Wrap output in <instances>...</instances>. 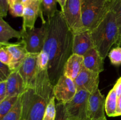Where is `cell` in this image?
Instances as JSON below:
<instances>
[{"label":"cell","mask_w":121,"mask_h":120,"mask_svg":"<svg viewBox=\"0 0 121 120\" xmlns=\"http://www.w3.org/2000/svg\"><path fill=\"white\" fill-rule=\"evenodd\" d=\"M46 35L43 50L49 56L48 72L53 86L63 74L64 67L70 56L73 48V32L65 20L61 11L47 18Z\"/></svg>","instance_id":"6da1fadb"},{"label":"cell","mask_w":121,"mask_h":120,"mask_svg":"<svg viewBox=\"0 0 121 120\" xmlns=\"http://www.w3.org/2000/svg\"><path fill=\"white\" fill-rule=\"evenodd\" d=\"M91 32L93 46L104 60L113 44L119 46L120 32L116 16L109 10L102 22Z\"/></svg>","instance_id":"7a4b0ae2"},{"label":"cell","mask_w":121,"mask_h":120,"mask_svg":"<svg viewBox=\"0 0 121 120\" xmlns=\"http://www.w3.org/2000/svg\"><path fill=\"white\" fill-rule=\"evenodd\" d=\"M108 11V0H82V31H92L102 22Z\"/></svg>","instance_id":"3957f363"},{"label":"cell","mask_w":121,"mask_h":120,"mask_svg":"<svg viewBox=\"0 0 121 120\" xmlns=\"http://www.w3.org/2000/svg\"><path fill=\"white\" fill-rule=\"evenodd\" d=\"M22 115L21 120H43L49 101L35 92L32 88L22 94Z\"/></svg>","instance_id":"277c9868"},{"label":"cell","mask_w":121,"mask_h":120,"mask_svg":"<svg viewBox=\"0 0 121 120\" xmlns=\"http://www.w3.org/2000/svg\"><path fill=\"white\" fill-rule=\"evenodd\" d=\"M90 93L78 91L72 100L64 104L65 115L70 120H90L87 116V103Z\"/></svg>","instance_id":"5b68a950"},{"label":"cell","mask_w":121,"mask_h":120,"mask_svg":"<svg viewBox=\"0 0 121 120\" xmlns=\"http://www.w3.org/2000/svg\"><path fill=\"white\" fill-rule=\"evenodd\" d=\"M21 40L26 45L27 52L30 54H39L43 51L46 35V22L40 28H33L26 30L21 29Z\"/></svg>","instance_id":"8992f818"},{"label":"cell","mask_w":121,"mask_h":120,"mask_svg":"<svg viewBox=\"0 0 121 120\" xmlns=\"http://www.w3.org/2000/svg\"><path fill=\"white\" fill-rule=\"evenodd\" d=\"M82 0H66L65 6L61 9L64 17L73 34L82 30Z\"/></svg>","instance_id":"52a82bcc"},{"label":"cell","mask_w":121,"mask_h":120,"mask_svg":"<svg viewBox=\"0 0 121 120\" xmlns=\"http://www.w3.org/2000/svg\"><path fill=\"white\" fill-rule=\"evenodd\" d=\"M39 54L28 53L18 69L24 82L26 89L35 88L38 76L37 59Z\"/></svg>","instance_id":"ba28073f"},{"label":"cell","mask_w":121,"mask_h":120,"mask_svg":"<svg viewBox=\"0 0 121 120\" xmlns=\"http://www.w3.org/2000/svg\"><path fill=\"white\" fill-rule=\"evenodd\" d=\"M53 92L58 102L65 104L73 99L78 89L74 80L63 74L54 85Z\"/></svg>","instance_id":"9c48e42d"},{"label":"cell","mask_w":121,"mask_h":120,"mask_svg":"<svg viewBox=\"0 0 121 120\" xmlns=\"http://www.w3.org/2000/svg\"><path fill=\"white\" fill-rule=\"evenodd\" d=\"M106 98L99 89L90 94L87 103V116L90 120H105Z\"/></svg>","instance_id":"30bf717a"},{"label":"cell","mask_w":121,"mask_h":120,"mask_svg":"<svg viewBox=\"0 0 121 120\" xmlns=\"http://www.w3.org/2000/svg\"><path fill=\"white\" fill-rule=\"evenodd\" d=\"M74 81L78 91L84 90L92 94L99 89V73L89 70L83 66Z\"/></svg>","instance_id":"8fae6325"},{"label":"cell","mask_w":121,"mask_h":120,"mask_svg":"<svg viewBox=\"0 0 121 120\" xmlns=\"http://www.w3.org/2000/svg\"><path fill=\"white\" fill-rule=\"evenodd\" d=\"M24 11L22 16V30L27 29H32L34 28V25L38 17H40L42 20L43 23L46 22L43 16V9L41 0H33L28 4L24 5Z\"/></svg>","instance_id":"7c38bea8"},{"label":"cell","mask_w":121,"mask_h":120,"mask_svg":"<svg viewBox=\"0 0 121 120\" xmlns=\"http://www.w3.org/2000/svg\"><path fill=\"white\" fill-rule=\"evenodd\" d=\"M7 49L11 56V61L9 67L13 71L18 70L28 52L26 45L22 40L14 44L7 43L0 44Z\"/></svg>","instance_id":"4fadbf2b"},{"label":"cell","mask_w":121,"mask_h":120,"mask_svg":"<svg viewBox=\"0 0 121 120\" xmlns=\"http://www.w3.org/2000/svg\"><path fill=\"white\" fill-rule=\"evenodd\" d=\"M93 47L94 46L91 31H83L73 34V54L83 56Z\"/></svg>","instance_id":"5bb4252c"},{"label":"cell","mask_w":121,"mask_h":120,"mask_svg":"<svg viewBox=\"0 0 121 120\" xmlns=\"http://www.w3.org/2000/svg\"><path fill=\"white\" fill-rule=\"evenodd\" d=\"M83 66L87 69L100 74L104 70V60L95 47L83 55Z\"/></svg>","instance_id":"9a60e30c"},{"label":"cell","mask_w":121,"mask_h":120,"mask_svg":"<svg viewBox=\"0 0 121 120\" xmlns=\"http://www.w3.org/2000/svg\"><path fill=\"white\" fill-rule=\"evenodd\" d=\"M7 96H18L26 91L24 82L18 70L14 71L7 80Z\"/></svg>","instance_id":"2e32d148"},{"label":"cell","mask_w":121,"mask_h":120,"mask_svg":"<svg viewBox=\"0 0 121 120\" xmlns=\"http://www.w3.org/2000/svg\"><path fill=\"white\" fill-rule=\"evenodd\" d=\"M83 67V56L73 54L67 60L63 70V75L74 80Z\"/></svg>","instance_id":"e0dca14e"},{"label":"cell","mask_w":121,"mask_h":120,"mask_svg":"<svg viewBox=\"0 0 121 120\" xmlns=\"http://www.w3.org/2000/svg\"><path fill=\"white\" fill-rule=\"evenodd\" d=\"M13 38L21 39V31L14 29L4 20L3 17L0 16V44L8 43V41Z\"/></svg>","instance_id":"ac0fdd59"},{"label":"cell","mask_w":121,"mask_h":120,"mask_svg":"<svg viewBox=\"0 0 121 120\" xmlns=\"http://www.w3.org/2000/svg\"><path fill=\"white\" fill-rule=\"evenodd\" d=\"M118 96L114 88H112L107 95L105 101V112L108 116H116Z\"/></svg>","instance_id":"d6986e66"},{"label":"cell","mask_w":121,"mask_h":120,"mask_svg":"<svg viewBox=\"0 0 121 120\" xmlns=\"http://www.w3.org/2000/svg\"><path fill=\"white\" fill-rule=\"evenodd\" d=\"M22 115V95L19 96L17 101L9 111L0 120H21Z\"/></svg>","instance_id":"ffe728a7"},{"label":"cell","mask_w":121,"mask_h":120,"mask_svg":"<svg viewBox=\"0 0 121 120\" xmlns=\"http://www.w3.org/2000/svg\"><path fill=\"white\" fill-rule=\"evenodd\" d=\"M57 0H41L43 14L47 18L52 17L57 12Z\"/></svg>","instance_id":"44dd1931"},{"label":"cell","mask_w":121,"mask_h":120,"mask_svg":"<svg viewBox=\"0 0 121 120\" xmlns=\"http://www.w3.org/2000/svg\"><path fill=\"white\" fill-rule=\"evenodd\" d=\"M18 96H7L0 102V119L9 111L17 101Z\"/></svg>","instance_id":"7402d4cb"},{"label":"cell","mask_w":121,"mask_h":120,"mask_svg":"<svg viewBox=\"0 0 121 120\" xmlns=\"http://www.w3.org/2000/svg\"><path fill=\"white\" fill-rule=\"evenodd\" d=\"M109 10L112 11L115 14L118 22L121 38V0H108ZM120 43V42H119Z\"/></svg>","instance_id":"603a6c76"},{"label":"cell","mask_w":121,"mask_h":120,"mask_svg":"<svg viewBox=\"0 0 121 120\" xmlns=\"http://www.w3.org/2000/svg\"><path fill=\"white\" fill-rule=\"evenodd\" d=\"M56 98L53 97L49 101L44 115L43 120H55L56 117L57 108L56 104Z\"/></svg>","instance_id":"cb8c5ba5"},{"label":"cell","mask_w":121,"mask_h":120,"mask_svg":"<svg viewBox=\"0 0 121 120\" xmlns=\"http://www.w3.org/2000/svg\"><path fill=\"white\" fill-rule=\"evenodd\" d=\"M111 64L116 67H119L121 65V47L117 46L115 48L111 49L108 55Z\"/></svg>","instance_id":"d4e9b609"},{"label":"cell","mask_w":121,"mask_h":120,"mask_svg":"<svg viewBox=\"0 0 121 120\" xmlns=\"http://www.w3.org/2000/svg\"><path fill=\"white\" fill-rule=\"evenodd\" d=\"M24 5L21 0H19L13 5L9 7L8 11L11 15L14 17H22L24 11Z\"/></svg>","instance_id":"484cf974"},{"label":"cell","mask_w":121,"mask_h":120,"mask_svg":"<svg viewBox=\"0 0 121 120\" xmlns=\"http://www.w3.org/2000/svg\"><path fill=\"white\" fill-rule=\"evenodd\" d=\"M12 72L8 65L0 62V82L7 81Z\"/></svg>","instance_id":"4316f807"},{"label":"cell","mask_w":121,"mask_h":120,"mask_svg":"<svg viewBox=\"0 0 121 120\" xmlns=\"http://www.w3.org/2000/svg\"><path fill=\"white\" fill-rule=\"evenodd\" d=\"M0 46V62L9 65L11 61V56L4 47Z\"/></svg>","instance_id":"83f0119b"},{"label":"cell","mask_w":121,"mask_h":120,"mask_svg":"<svg viewBox=\"0 0 121 120\" xmlns=\"http://www.w3.org/2000/svg\"><path fill=\"white\" fill-rule=\"evenodd\" d=\"M57 113L55 120H70L66 117L64 109V104L57 102L56 104Z\"/></svg>","instance_id":"f1b7e54d"},{"label":"cell","mask_w":121,"mask_h":120,"mask_svg":"<svg viewBox=\"0 0 121 120\" xmlns=\"http://www.w3.org/2000/svg\"><path fill=\"white\" fill-rule=\"evenodd\" d=\"M9 5L8 0H0V16L5 17L7 15Z\"/></svg>","instance_id":"f546056e"},{"label":"cell","mask_w":121,"mask_h":120,"mask_svg":"<svg viewBox=\"0 0 121 120\" xmlns=\"http://www.w3.org/2000/svg\"><path fill=\"white\" fill-rule=\"evenodd\" d=\"M7 96V82H0V102L4 100Z\"/></svg>","instance_id":"4dcf8cb0"},{"label":"cell","mask_w":121,"mask_h":120,"mask_svg":"<svg viewBox=\"0 0 121 120\" xmlns=\"http://www.w3.org/2000/svg\"><path fill=\"white\" fill-rule=\"evenodd\" d=\"M114 89H115V91L117 92L118 97L121 96V76L117 80V82L115 84L113 87Z\"/></svg>","instance_id":"1f68e13d"},{"label":"cell","mask_w":121,"mask_h":120,"mask_svg":"<svg viewBox=\"0 0 121 120\" xmlns=\"http://www.w3.org/2000/svg\"><path fill=\"white\" fill-rule=\"evenodd\" d=\"M121 115V96L118 97L117 111H116V116Z\"/></svg>","instance_id":"d6a6232c"},{"label":"cell","mask_w":121,"mask_h":120,"mask_svg":"<svg viewBox=\"0 0 121 120\" xmlns=\"http://www.w3.org/2000/svg\"><path fill=\"white\" fill-rule=\"evenodd\" d=\"M58 3L60 5V7H61V9H62L64 7L65 4V2H66V0H57Z\"/></svg>","instance_id":"836d02e7"},{"label":"cell","mask_w":121,"mask_h":120,"mask_svg":"<svg viewBox=\"0 0 121 120\" xmlns=\"http://www.w3.org/2000/svg\"><path fill=\"white\" fill-rule=\"evenodd\" d=\"M18 1L19 0H8V5H9V7H10Z\"/></svg>","instance_id":"e575fe53"},{"label":"cell","mask_w":121,"mask_h":120,"mask_svg":"<svg viewBox=\"0 0 121 120\" xmlns=\"http://www.w3.org/2000/svg\"><path fill=\"white\" fill-rule=\"evenodd\" d=\"M31 1H33V0H21V1H22V4H23L24 5H26L28 4V3H30V2H31Z\"/></svg>","instance_id":"d590c367"},{"label":"cell","mask_w":121,"mask_h":120,"mask_svg":"<svg viewBox=\"0 0 121 120\" xmlns=\"http://www.w3.org/2000/svg\"><path fill=\"white\" fill-rule=\"evenodd\" d=\"M120 45H121V38L120 39V43H119V46H120Z\"/></svg>","instance_id":"8d00e7d4"},{"label":"cell","mask_w":121,"mask_h":120,"mask_svg":"<svg viewBox=\"0 0 121 120\" xmlns=\"http://www.w3.org/2000/svg\"></svg>","instance_id":"74e56055"},{"label":"cell","mask_w":121,"mask_h":120,"mask_svg":"<svg viewBox=\"0 0 121 120\" xmlns=\"http://www.w3.org/2000/svg\"></svg>","instance_id":"f35d334b"}]
</instances>
